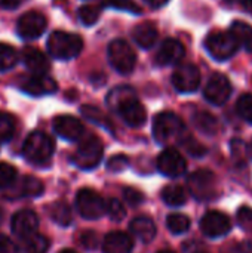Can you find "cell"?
Returning a JSON list of instances; mask_svg holds the SVG:
<instances>
[{"mask_svg":"<svg viewBox=\"0 0 252 253\" xmlns=\"http://www.w3.org/2000/svg\"><path fill=\"white\" fill-rule=\"evenodd\" d=\"M107 55H108L110 65L117 73L126 76L134 71L135 64H137V56L128 42H125L122 39H116V40L110 42V44L107 47Z\"/></svg>","mask_w":252,"mask_h":253,"instance_id":"5","label":"cell"},{"mask_svg":"<svg viewBox=\"0 0 252 253\" xmlns=\"http://www.w3.org/2000/svg\"><path fill=\"white\" fill-rule=\"evenodd\" d=\"M56 82L46 74H34L21 83V90L31 96H43L56 92Z\"/></svg>","mask_w":252,"mask_h":253,"instance_id":"15","label":"cell"},{"mask_svg":"<svg viewBox=\"0 0 252 253\" xmlns=\"http://www.w3.org/2000/svg\"><path fill=\"white\" fill-rule=\"evenodd\" d=\"M43 190L45 187L40 179L34 176H24L13 193L19 197H39L43 193Z\"/></svg>","mask_w":252,"mask_h":253,"instance_id":"23","label":"cell"},{"mask_svg":"<svg viewBox=\"0 0 252 253\" xmlns=\"http://www.w3.org/2000/svg\"><path fill=\"white\" fill-rule=\"evenodd\" d=\"M76 208L85 219H100L107 213V203L104 199L91 188H83L76 196Z\"/></svg>","mask_w":252,"mask_h":253,"instance_id":"9","label":"cell"},{"mask_svg":"<svg viewBox=\"0 0 252 253\" xmlns=\"http://www.w3.org/2000/svg\"><path fill=\"white\" fill-rule=\"evenodd\" d=\"M232 228L230 219L227 215L218 211H211L203 215L201 219V230L209 239H218L226 236Z\"/></svg>","mask_w":252,"mask_h":253,"instance_id":"14","label":"cell"},{"mask_svg":"<svg viewBox=\"0 0 252 253\" xmlns=\"http://www.w3.org/2000/svg\"><path fill=\"white\" fill-rule=\"evenodd\" d=\"M236 111L245 122L252 125V93H245L238 99Z\"/></svg>","mask_w":252,"mask_h":253,"instance_id":"34","label":"cell"},{"mask_svg":"<svg viewBox=\"0 0 252 253\" xmlns=\"http://www.w3.org/2000/svg\"><path fill=\"white\" fill-rule=\"evenodd\" d=\"M25 0H0V6L3 9H7V10H12V9H16L19 7Z\"/></svg>","mask_w":252,"mask_h":253,"instance_id":"43","label":"cell"},{"mask_svg":"<svg viewBox=\"0 0 252 253\" xmlns=\"http://www.w3.org/2000/svg\"><path fill=\"white\" fill-rule=\"evenodd\" d=\"M53 130L62 139L77 141L82 138L85 127H83L82 122L73 116H58L53 120Z\"/></svg>","mask_w":252,"mask_h":253,"instance_id":"16","label":"cell"},{"mask_svg":"<svg viewBox=\"0 0 252 253\" xmlns=\"http://www.w3.org/2000/svg\"><path fill=\"white\" fill-rule=\"evenodd\" d=\"M16 245L6 236L0 234V253H16Z\"/></svg>","mask_w":252,"mask_h":253,"instance_id":"41","label":"cell"},{"mask_svg":"<svg viewBox=\"0 0 252 253\" xmlns=\"http://www.w3.org/2000/svg\"><path fill=\"white\" fill-rule=\"evenodd\" d=\"M107 104L117 111L122 120L131 127H140L147 120V113L143 104L137 99L134 89L129 86H117L107 95Z\"/></svg>","mask_w":252,"mask_h":253,"instance_id":"1","label":"cell"},{"mask_svg":"<svg viewBox=\"0 0 252 253\" xmlns=\"http://www.w3.org/2000/svg\"><path fill=\"white\" fill-rule=\"evenodd\" d=\"M226 1H229V3H232V4L242 6V7L248 9V10H251L252 9V0H226Z\"/></svg>","mask_w":252,"mask_h":253,"instance_id":"44","label":"cell"},{"mask_svg":"<svg viewBox=\"0 0 252 253\" xmlns=\"http://www.w3.org/2000/svg\"><path fill=\"white\" fill-rule=\"evenodd\" d=\"M230 33L238 40L239 46L252 52V27L244 21H235L230 27Z\"/></svg>","mask_w":252,"mask_h":253,"instance_id":"24","label":"cell"},{"mask_svg":"<svg viewBox=\"0 0 252 253\" xmlns=\"http://www.w3.org/2000/svg\"><path fill=\"white\" fill-rule=\"evenodd\" d=\"M48 52L55 59H73L80 55L83 40L79 34L67 31H53L48 39Z\"/></svg>","mask_w":252,"mask_h":253,"instance_id":"3","label":"cell"},{"mask_svg":"<svg viewBox=\"0 0 252 253\" xmlns=\"http://www.w3.org/2000/svg\"><path fill=\"white\" fill-rule=\"evenodd\" d=\"M16 179V170L13 166L0 162V190L12 187Z\"/></svg>","mask_w":252,"mask_h":253,"instance_id":"35","label":"cell"},{"mask_svg":"<svg viewBox=\"0 0 252 253\" xmlns=\"http://www.w3.org/2000/svg\"><path fill=\"white\" fill-rule=\"evenodd\" d=\"M18 62L16 50L6 43H0V71H7L13 68Z\"/></svg>","mask_w":252,"mask_h":253,"instance_id":"31","label":"cell"},{"mask_svg":"<svg viewBox=\"0 0 252 253\" xmlns=\"http://www.w3.org/2000/svg\"><path fill=\"white\" fill-rule=\"evenodd\" d=\"M55 151V142L53 139L46 135L45 132L36 130L31 132L27 139L24 141L22 145V156L28 163L37 165V166H43L46 165L52 154Z\"/></svg>","mask_w":252,"mask_h":253,"instance_id":"2","label":"cell"},{"mask_svg":"<svg viewBox=\"0 0 252 253\" xmlns=\"http://www.w3.org/2000/svg\"><path fill=\"white\" fill-rule=\"evenodd\" d=\"M199 253H203V252H199Z\"/></svg>","mask_w":252,"mask_h":253,"instance_id":"51","label":"cell"},{"mask_svg":"<svg viewBox=\"0 0 252 253\" xmlns=\"http://www.w3.org/2000/svg\"><path fill=\"white\" fill-rule=\"evenodd\" d=\"M15 132V120L10 114L0 111V142H7Z\"/></svg>","mask_w":252,"mask_h":253,"instance_id":"32","label":"cell"},{"mask_svg":"<svg viewBox=\"0 0 252 253\" xmlns=\"http://www.w3.org/2000/svg\"><path fill=\"white\" fill-rule=\"evenodd\" d=\"M102 154H104L102 142L97 136L91 135L79 144L71 159L77 168L83 170H91L101 163Z\"/></svg>","mask_w":252,"mask_h":253,"instance_id":"6","label":"cell"},{"mask_svg":"<svg viewBox=\"0 0 252 253\" xmlns=\"http://www.w3.org/2000/svg\"><path fill=\"white\" fill-rule=\"evenodd\" d=\"M21 58L24 65L34 74H46L50 68L48 56L36 47H25Z\"/></svg>","mask_w":252,"mask_h":253,"instance_id":"19","label":"cell"},{"mask_svg":"<svg viewBox=\"0 0 252 253\" xmlns=\"http://www.w3.org/2000/svg\"><path fill=\"white\" fill-rule=\"evenodd\" d=\"M80 111H82V114H83L89 122H92V123H95V125H98V126L107 129V130H113L111 122L108 120V117H107L100 108L92 107V105H83V107L80 108Z\"/></svg>","mask_w":252,"mask_h":253,"instance_id":"28","label":"cell"},{"mask_svg":"<svg viewBox=\"0 0 252 253\" xmlns=\"http://www.w3.org/2000/svg\"><path fill=\"white\" fill-rule=\"evenodd\" d=\"M1 219H3V212H1V209H0V222H1Z\"/></svg>","mask_w":252,"mask_h":253,"instance_id":"49","label":"cell"},{"mask_svg":"<svg viewBox=\"0 0 252 253\" xmlns=\"http://www.w3.org/2000/svg\"><path fill=\"white\" fill-rule=\"evenodd\" d=\"M241 252L242 253H252V240L245 242L242 246H241Z\"/></svg>","mask_w":252,"mask_h":253,"instance_id":"46","label":"cell"},{"mask_svg":"<svg viewBox=\"0 0 252 253\" xmlns=\"http://www.w3.org/2000/svg\"><path fill=\"white\" fill-rule=\"evenodd\" d=\"M186 159L175 148H165L157 157V169L169 178H178L186 172Z\"/></svg>","mask_w":252,"mask_h":253,"instance_id":"13","label":"cell"},{"mask_svg":"<svg viewBox=\"0 0 252 253\" xmlns=\"http://www.w3.org/2000/svg\"><path fill=\"white\" fill-rule=\"evenodd\" d=\"M166 227L172 234H184L190 228V219L183 213H171L166 218Z\"/></svg>","mask_w":252,"mask_h":253,"instance_id":"30","label":"cell"},{"mask_svg":"<svg viewBox=\"0 0 252 253\" xmlns=\"http://www.w3.org/2000/svg\"><path fill=\"white\" fill-rule=\"evenodd\" d=\"M24 251L25 253H46L49 251V240L45 236L34 233L24 239Z\"/></svg>","mask_w":252,"mask_h":253,"instance_id":"29","label":"cell"},{"mask_svg":"<svg viewBox=\"0 0 252 253\" xmlns=\"http://www.w3.org/2000/svg\"><path fill=\"white\" fill-rule=\"evenodd\" d=\"M250 154H251V157H252V144H251V147H250Z\"/></svg>","mask_w":252,"mask_h":253,"instance_id":"50","label":"cell"},{"mask_svg":"<svg viewBox=\"0 0 252 253\" xmlns=\"http://www.w3.org/2000/svg\"><path fill=\"white\" fill-rule=\"evenodd\" d=\"M129 162L126 156H113L108 163H107V169L111 172H122L125 168H128Z\"/></svg>","mask_w":252,"mask_h":253,"instance_id":"38","label":"cell"},{"mask_svg":"<svg viewBox=\"0 0 252 253\" xmlns=\"http://www.w3.org/2000/svg\"><path fill=\"white\" fill-rule=\"evenodd\" d=\"M131 233L143 243H150L156 237V225L147 216H138L129 224Z\"/></svg>","mask_w":252,"mask_h":253,"instance_id":"22","label":"cell"},{"mask_svg":"<svg viewBox=\"0 0 252 253\" xmlns=\"http://www.w3.org/2000/svg\"><path fill=\"white\" fill-rule=\"evenodd\" d=\"M49 215L53 222H56L61 227H67L71 224V209L65 202H56L49 208Z\"/></svg>","mask_w":252,"mask_h":253,"instance_id":"26","label":"cell"},{"mask_svg":"<svg viewBox=\"0 0 252 253\" xmlns=\"http://www.w3.org/2000/svg\"><path fill=\"white\" fill-rule=\"evenodd\" d=\"M107 213L113 221H122L125 218V215H126V211H125L123 205L119 200L111 199L107 203Z\"/></svg>","mask_w":252,"mask_h":253,"instance_id":"36","label":"cell"},{"mask_svg":"<svg viewBox=\"0 0 252 253\" xmlns=\"http://www.w3.org/2000/svg\"><path fill=\"white\" fill-rule=\"evenodd\" d=\"M59 253H77L76 251H73V249H64V251H61Z\"/></svg>","mask_w":252,"mask_h":253,"instance_id":"47","label":"cell"},{"mask_svg":"<svg viewBox=\"0 0 252 253\" xmlns=\"http://www.w3.org/2000/svg\"><path fill=\"white\" fill-rule=\"evenodd\" d=\"M123 197H125V200H126L131 206H138V205L144 200L143 194H141L140 191L134 190V188H125V190H123Z\"/></svg>","mask_w":252,"mask_h":253,"instance_id":"39","label":"cell"},{"mask_svg":"<svg viewBox=\"0 0 252 253\" xmlns=\"http://www.w3.org/2000/svg\"><path fill=\"white\" fill-rule=\"evenodd\" d=\"M151 7H154V9H157V7H162V6H165L169 0H146Z\"/></svg>","mask_w":252,"mask_h":253,"instance_id":"45","label":"cell"},{"mask_svg":"<svg viewBox=\"0 0 252 253\" xmlns=\"http://www.w3.org/2000/svg\"><path fill=\"white\" fill-rule=\"evenodd\" d=\"M13 234L18 237H28L34 233H37L39 228V218L33 211H19L13 215L12 222H10Z\"/></svg>","mask_w":252,"mask_h":253,"instance_id":"18","label":"cell"},{"mask_svg":"<svg viewBox=\"0 0 252 253\" xmlns=\"http://www.w3.org/2000/svg\"><path fill=\"white\" fill-rule=\"evenodd\" d=\"M80 240H82V245L86 249H95L97 248V234L92 233V231H88V233L82 234Z\"/></svg>","mask_w":252,"mask_h":253,"instance_id":"42","label":"cell"},{"mask_svg":"<svg viewBox=\"0 0 252 253\" xmlns=\"http://www.w3.org/2000/svg\"><path fill=\"white\" fill-rule=\"evenodd\" d=\"M232 95V83L223 74H212L205 84L203 96L208 102L214 105H223L229 101Z\"/></svg>","mask_w":252,"mask_h":253,"instance_id":"11","label":"cell"},{"mask_svg":"<svg viewBox=\"0 0 252 253\" xmlns=\"http://www.w3.org/2000/svg\"><path fill=\"white\" fill-rule=\"evenodd\" d=\"M162 200L172 208L183 206L187 202V194L183 187L180 185H168L162 191Z\"/></svg>","mask_w":252,"mask_h":253,"instance_id":"25","label":"cell"},{"mask_svg":"<svg viewBox=\"0 0 252 253\" xmlns=\"http://www.w3.org/2000/svg\"><path fill=\"white\" fill-rule=\"evenodd\" d=\"M238 224L239 227L247 231L252 233V209L248 206H244L238 211Z\"/></svg>","mask_w":252,"mask_h":253,"instance_id":"37","label":"cell"},{"mask_svg":"<svg viewBox=\"0 0 252 253\" xmlns=\"http://www.w3.org/2000/svg\"><path fill=\"white\" fill-rule=\"evenodd\" d=\"M205 47L214 59L226 61L230 59L241 46L230 31H212L205 39Z\"/></svg>","mask_w":252,"mask_h":253,"instance_id":"7","label":"cell"},{"mask_svg":"<svg viewBox=\"0 0 252 253\" xmlns=\"http://www.w3.org/2000/svg\"><path fill=\"white\" fill-rule=\"evenodd\" d=\"M101 15V9L98 6H92V4H85L79 9V19L82 21L83 25H94L98 18Z\"/></svg>","mask_w":252,"mask_h":253,"instance_id":"33","label":"cell"},{"mask_svg":"<svg viewBox=\"0 0 252 253\" xmlns=\"http://www.w3.org/2000/svg\"><path fill=\"white\" fill-rule=\"evenodd\" d=\"M107 4H110L113 7L123 9V10H129V12L140 13V7L137 4H134L131 0H107Z\"/></svg>","mask_w":252,"mask_h":253,"instance_id":"40","label":"cell"},{"mask_svg":"<svg viewBox=\"0 0 252 253\" xmlns=\"http://www.w3.org/2000/svg\"><path fill=\"white\" fill-rule=\"evenodd\" d=\"M157 28L151 24V22H143L138 24L137 27H134L132 30V39L134 42L143 47V49H150L156 44L157 40Z\"/></svg>","mask_w":252,"mask_h":253,"instance_id":"21","label":"cell"},{"mask_svg":"<svg viewBox=\"0 0 252 253\" xmlns=\"http://www.w3.org/2000/svg\"><path fill=\"white\" fill-rule=\"evenodd\" d=\"M184 132H186L184 123L177 114L171 111H165L154 117L153 135L159 144H168L174 139H180L184 135Z\"/></svg>","mask_w":252,"mask_h":253,"instance_id":"4","label":"cell"},{"mask_svg":"<svg viewBox=\"0 0 252 253\" xmlns=\"http://www.w3.org/2000/svg\"><path fill=\"white\" fill-rule=\"evenodd\" d=\"M134 248L132 239L122 231H113L105 236L102 242L104 253H129Z\"/></svg>","mask_w":252,"mask_h":253,"instance_id":"20","label":"cell"},{"mask_svg":"<svg viewBox=\"0 0 252 253\" xmlns=\"http://www.w3.org/2000/svg\"><path fill=\"white\" fill-rule=\"evenodd\" d=\"M172 84L181 93H192L201 84V73L195 64H181L172 73Z\"/></svg>","mask_w":252,"mask_h":253,"instance_id":"10","label":"cell"},{"mask_svg":"<svg viewBox=\"0 0 252 253\" xmlns=\"http://www.w3.org/2000/svg\"><path fill=\"white\" fill-rule=\"evenodd\" d=\"M46 27H48L46 18L42 13L31 10L19 16L18 24H16V31L22 39L33 40V39L40 37L45 33Z\"/></svg>","mask_w":252,"mask_h":253,"instance_id":"12","label":"cell"},{"mask_svg":"<svg viewBox=\"0 0 252 253\" xmlns=\"http://www.w3.org/2000/svg\"><path fill=\"white\" fill-rule=\"evenodd\" d=\"M193 123L195 126L203 132V133H208V135H214L218 129V122L217 119L209 114V113H205V111H199L193 116Z\"/></svg>","mask_w":252,"mask_h":253,"instance_id":"27","label":"cell"},{"mask_svg":"<svg viewBox=\"0 0 252 253\" xmlns=\"http://www.w3.org/2000/svg\"><path fill=\"white\" fill-rule=\"evenodd\" d=\"M184 55H186V49L178 40L166 39L159 46V50L156 53V62L163 67L174 65V64H178L184 58Z\"/></svg>","mask_w":252,"mask_h":253,"instance_id":"17","label":"cell"},{"mask_svg":"<svg viewBox=\"0 0 252 253\" xmlns=\"http://www.w3.org/2000/svg\"><path fill=\"white\" fill-rule=\"evenodd\" d=\"M187 185L192 196L201 202H208L217 196L215 175L206 169H199L193 172L187 179Z\"/></svg>","mask_w":252,"mask_h":253,"instance_id":"8","label":"cell"},{"mask_svg":"<svg viewBox=\"0 0 252 253\" xmlns=\"http://www.w3.org/2000/svg\"><path fill=\"white\" fill-rule=\"evenodd\" d=\"M157 253H174L172 251H160V252H157Z\"/></svg>","mask_w":252,"mask_h":253,"instance_id":"48","label":"cell"}]
</instances>
